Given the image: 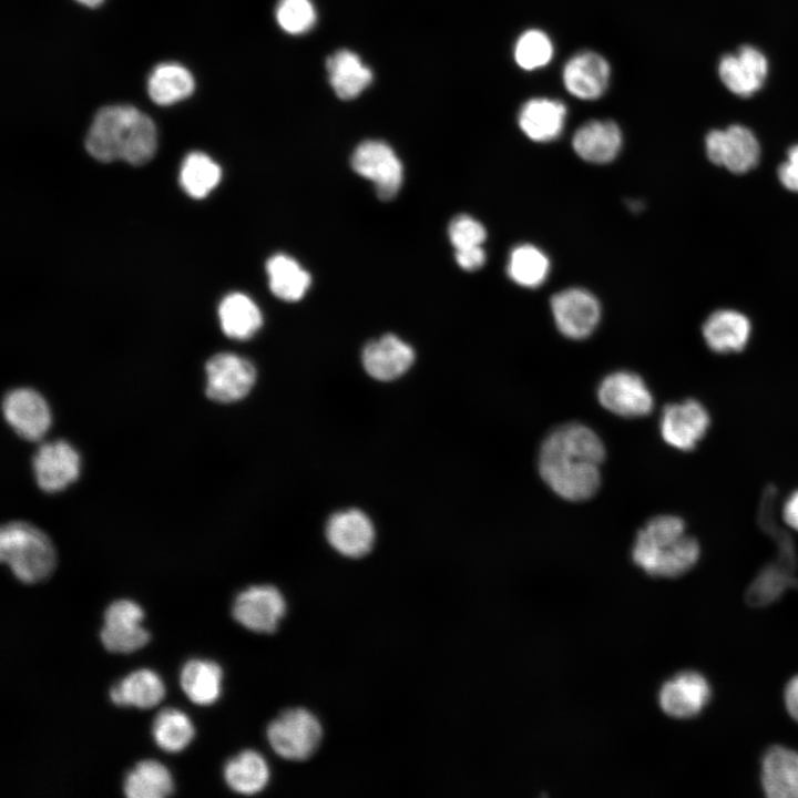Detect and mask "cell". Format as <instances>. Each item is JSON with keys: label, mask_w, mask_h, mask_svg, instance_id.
Segmentation results:
<instances>
[{"label": "cell", "mask_w": 798, "mask_h": 798, "mask_svg": "<svg viewBox=\"0 0 798 798\" xmlns=\"http://www.w3.org/2000/svg\"><path fill=\"white\" fill-rule=\"evenodd\" d=\"M605 448L589 427L571 422L555 428L543 440L539 472L559 497L569 501L592 498L601 484Z\"/></svg>", "instance_id": "obj_1"}, {"label": "cell", "mask_w": 798, "mask_h": 798, "mask_svg": "<svg viewBox=\"0 0 798 798\" xmlns=\"http://www.w3.org/2000/svg\"><path fill=\"white\" fill-rule=\"evenodd\" d=\"M157 145L153 121L131 105L103 106L89 129L85 147L96 160L125 161L132 165L149 162Z\"/></svg>", "instance_id": "obj_2"}, {"label": "cell", "mask_w": 798, "mask_h": 798, "mask_svg": "<svg viewBox=\"0 0 798 798\" xmlns=\"http://www.w3.org/2000/svg\"><path fill=\"white\" fill-rule=\"evenodd\" d=\"M699 544L685 532V523L675 515L651 519L637 532L632 559L647 574L677 577L689 571L699 557Z\"/></svg>", "instance_id": "obj_3"}, {"label": "cell", "mask_w": 798, "mask_h": 798, "mask_svg": "<svg viewBox=\"0 0 798 798\" xmlns=\"http://www.w3.org/2000/svg\"><path fill=\"white\" fill-rule=\"evenodd\" d=\"M0 559L23 583H38L55 567V551L41 530L27 522H10L0 531Z\"/></svg>", "instance_id": "obj_4"}, {"label": "cell", "mask_w": 798, "mask_h": 798, "mask_svg": "<svg viewBox=\"0 0 798 798\" xmlns=\"http://www.w3.org/2000/svg\"><path fill=\"white\" fill-rule=\"evenodd\" d=\"M323 738L317 717L305 708L283 712L267 728V740L282 758L301 761L311 757Z\"/></svg>", "instance_id": "obj_5"}, {"label": "cell", "mask_w": 798, "mask_h": 798, "mask_svg": "<svg viewBox=\"0 0 798 798\" xmlns=\"http://www.w3.org/2000/svg\"><path fill=\"white\" fill-rule=\"evenodd\" d=\"M351 166L360 176L371 181L382 201L392 200L399 192L402 180V164L395 151L382 141H365L357 146Z\"/></svg>", "instance_id": "obj_6"}, {"label": "cell", "mask_w": 798, "mask_h": 798, "mask_svg": "<svg viewBox=\"0 0 798 798\" xmlns=\"http://www.w3.org/2000/svg\"><path fill=\"white\" fill-rule=\"evenodd\" d=\"M708 160L735 174L753 170L760 157V145L746 126L733 124L725 130H712L705 137Z\"/></svg>", "instance_id": "obj_7"}, {"label": "cell", "mask_w": 798, "mask_h": 798, "mask_svg": "<svg viewBox=\"0 0 798 798\" xmlns=\"http://www.w3.org/2000/svg\"><path fill=\"white\" fill-rule=\"evenodd\" d=\"M143 608L134 601L120 598L104 611L100 640L104 648L112 653H132L145 646L150 633L141 623Z\"/></svg>", "instance_id": "obj_8"}, {"label": "cell", "mask_w": 798, "mask_h": 798, "mask_svg": "<svg viewBox=\"0 0 798 798\" xmlns=\"http://www.w3.org/2000/svg\"><path fill=\"white\" fill-rule=\"evenodd\" d=\"M286 614V601L273 585H253L239 592L232 606L234 620L255 633H274Z\"/></svg>", "instance_id": "obj_9"}, {"label": "cell", "mask_w": 798, "mask_h": 798, "mask_svg": "<svg viewBox=\"0 0 798 798\" xmlns=\"http://www.w3.org/2000/svg\"><path fill=\"white\" fill-rule=\"evenodd\" d=\"M206 395L218 402L244 398L256 380V369L238 355L221 352L206 362Z\"/></svg>", "instance_id": "obj_10"}, {"label": "cell", "mask_w": 798, "mask_h": 798, "mask_svg": "<svg viewBox=\"0 0 798 798\" xmlns=\"http://www.w3.org/2000/svg\"><path fill=\"white\" fill-rule=\"evenodd\" d=\"M597 399L611 412L638 418L653 409V396L644 380L631 371H615L607 375L598 385Z\"/></svg>", "instance_id": "obj_11"}, {"label": "cell", "mask_w": 798, "mask_h": 798, "mask_svg": "<svg viewBox=\"0 0 798 798\" xmlns=\"http://www.w3.org/2000/svg\"><path fill=\"white\" fill-rule=\"evenodd\" d=\"M551 309L557 329L572 339L590 336L601 316L597 299L580 288L565 289L554 295Z\"/></svg>", "instance_id": "obj_12"}, {"label": "cell", "mask_w": 798, "mask_h": 798, "mask_svg": "<svg viewBox=\"0 0 798 798\" xmlns=\"http://www.w3.org/2000/svg\"><path fill=\"white\" fill-rule=\"evenodd\" d=\"M709 416L695 399L671 403L663 409L661 434L666 443L678 450H692L705 436Z\"/></svg>", "instance_id": "obj_13"}, {"label": "cell", "mask_w": 798, "mask_h": 798, "mask_svg": "<svg viewBox=\"0 0 798 798\" xmlns=\"http://www.w3.org/2000/svg\"><path fill=\"white\" fill-rule=\"evenodd\" d=\"M80 468L78 451L64 440L42 444L33 458L37 482L47 492L66 488L78 479Z\"/></svg>", "instance_id": "obj_14"}, {"label": "cell", "mask_w": 798, "mask_h": 798, "mask_svg": "<svg viewBox=\"0 0 798 798\" xmlns=\"http://www.w3.org/2000/svg\"><path fill=\"white\" fill-rule=\"evenodd\" d=\"M2 411L11 428L27 440L41 439L51 424L49 406L32 389L20 388L8 392L3 398Z\"/></svg>", "instance_id": "obj_15"}, {"label": "cell", "mask_w": 798, "mask_h": 798, "mask_svg": "<svg viewBox=\"0 0 798 798\" xmlns=\"http://www.w3.org/2000/svg\"><path fill=\"white\" fill-rule=\"evenodd\" d=\"M768 61L753 45H741L733 54H725L718 63V75L725 86L739 96H750L758 91L767 76Z\"/></svg>", "instance_id": "obj_16"}, {"label": "cell", "mask_w": 798, "mask_h": 798, "mask_svg": "<svg viewBox=\"0 0 798 798\" xmlns=\"http://www.w3.org/2000/svg\"><path fill=\"white\" fill-rule=\"evenodd\" d=\"M710 687L699 673L682 672L665 682L659 689L661 708L675 718H689L698 715L707 705Z\"/></svg>", "instance_id": "obj_17"}, {"label": "cell", "mask_w": 798, "mask_h": 798, "mask_svg": "<svg viewBox=\"0 0 798 798\" xmlns=\"http://www.w3.org/2000/svg\"><path fill=\"white\" fill-rule=\"evenodd\" d=\"M326 535L337 552L354 559L366 555L375 541L371 521L356 509L335 513L327 523Z\"/></svg>", "instance_id": "obj_18"}, {"label": "cell", "mask_w": 798, "mask_h": 798, "mask_svg": "<svg viewBox=\"0 0 798 798\" xmlns=\"http://www.w3.org/2000/svg\"><path fill=\"white\" fill-rule=\"evenodd\" d=\"M415 360L413 349L399 337L388 334L366 345L362 365L375 379L388 381L403 375Z\"/></svg>", "instance_id": "obj_19"}, {"label": "cell", "mask_w": 798, "mask_h": 798, "mask_svg": "<svg viewBox=\"0 0 798 798\" xmlns=\"http://www.w3.org/2000/svg\"><path fill=\"white\" fill-rule=\"evenodd\" d=\"M610 65L598 53L586 51L574 55L564 66L565 89L582 100L600 98L607 89Z\"/></svg>", "instance_id": "obj_20"}, {"label": "cell", "mask_w": 798, "mask_h": 798, "mask_svg": "<svg viewBox=\"0 0 798 798\" xmlns=\"http://www.w3.org/2000/svg\"><path fill=\"white\" fill-rule=\"evenodd\" d=\"M761 784L770 798H798V751L770 747L761 764Z\"/></svg>", "instance_id": "obj_21"}, {"label": "cell", "mask_w": 798, "mask_h": 798, "mask_svg": "<svg viewBox=\"0 0 798 798\" xmlns=\"http://www.w3.org/2000/svg\"><path fill=\"white\" fill-rule=\"evenodd\" d=\"M750 330L749 319L732 309L714 311L703 325V336L707 346L719 354L743 350L749 339Z\"/></svg>", "instance_id": "obj_22"}, {"label": "cell", "mask_w": 798, "mask_h": 798, "mask_svg": "<svg viewBox=\"0 0 798 798\" xmlns=\"http://www.w3.org/2000/svg\"><path fill=\"white\" fill-rule=\"evenodd\" d=\"M572 145L584 161L603 164L617 155L622 145L620 127L612 121H591L574 134Z\"/></svg>", "instance_id": "obj_23"}, {"label": "cell", "mask_w": 798, "mask_h": 798, "mask_svg": "<svg viewBox=\"0 0 798 798\" xmlns=\"http://www.w3.org/2000/svg\"><path fill=\"white\" fill-rule=\"evenodd\" d=\"M109 695L112 703L117 706L147 709L156 706L163 699L165 686L155 672L140 668L113 684Z\"/></svg>", "instance_id": "obj_24"}, {"label": "cell", "mask_w": 798, "mask_h": 798, "mask_svg": "<svg viewBox=\"0 0 798 798\" xmlns=\"http://www.w3.org/2000/svg\"><path fill=\"white\" fill-rule=\"evenodd\" d=\"M566 109L563 103L550 99H532L519 113V125L531 140L546 142L559 136L564 125Z\"/></svg>", "instance_id": "obj_25"}, {"label": "cell", "mask_w": 798, "mask_h": 798, "mask_svg": "<svg viewBox=\"0 0 798 798\" xmlns=\"http://www.w3.org/2000/svg\"><path fill=\"white\" fill-rule=\"evenodd\" d=\"M223 669L209 659L192 658L181 668L180 684L188 699L206 706L215 703L222 693Z\"/></svg>", "instance_id": "obj_26"}, {"label": "cell", "mask_w": 798, "mask_h": 798, "mask_svg": "<svg viewBox=\"0 0 798 798\" xmlns=\"http://www.w3.org/2000/svg\"><path fill=\"white\" fill-rule=\"evenodd\" d=\"M329 82L345 100L358 96L372 81L371 70L349 50H339L327 60Z\"/></svg>", "instance_id": "obj_27"}, {"label": "cell", "mask_w": 798, "mask_h": 798, "mask_svg": "<svg viewBox=\"0 0 798 798\" xmlns=\"http://www.w3.org/2000/svg\"><path fill=\"white\" fill-rule=\"evenodd\" d=\"M269 775L265 758L250 749L239 753L224 766L225 782L241 795H255L265 789Z\"/></svg>", "instance_id": "obj_28"}, {"label": "cell", "mask_w": 798, "mask_h": 798, "mask_svg": "<svg viewBox=\"0 0 798 798\" xmlns=\"http://www.w3.org/2000/svg\"><path fill=\"white\" fill-rule=\"evenodd\" d=\"M195 89L191 72L178 63L157 64L149 80L147 92L158 105H171L188 98Z\"/></svg>", "instance_id": "obj_29"}, {"label": "cell", "mask_w": 798, "mask_h": 798, "mask_svg": "<svg viewBox=\"0 0 798 798\" xmlns=\"http://www.w3.org/2000/svg\"><path fill=\"white\" fill-rule=\"evenodd\" d=\"M173 791L172 775L157 760H141L124 777L123 792L129 798H164Z\"/></svg>", "instance_id": "obj_30"}, {"label": "cell", "mask_w": 798, "mask_h": 798, "mask_svg": "<svg viewBox=\"0 0 798 798\" xmlns=\"http://www.w3.org/2000/svg\"><path fill=\"white\" fill-rule=\"evenodd\" d=\"M218 317L225 335L235 339L250 338L263 324L258 306L242 293L224 297L218 308Z\"/></svg>", "instance_id": "obj_31"}, {"label": "cell", "mask_w": 798, "mask_h": 798, "mask_svg": "<svg viewBox=\"0 0 798 798\" xmlns=\"http://www.w3.org/2000/svg\"><path fill=\"white\" fill-rule=\"evenodd\" d=\"M266 272L272 293L286 301L299 300L310 286L309 273L285 254L272 256L267 260Z\"/></svg>", "instance_id": "obj_32"}, {"label": "cell", "mask_w": 798, "mask_h": 798, "mask_svg": "<svg viewBox=\"0 0 798 798\" xmlns=\"http://www.w3.org/2000/svg\"><path fill=\"white\" fill-rule=\"evenodd\" d=\"M155 744L166 753L183 750L195 736V728L188 716L177 708H164L152 724Z\"/></svg>", "instance_id": "obj_33"}, {"label": "cell", "mask_w": 798, "mask_h": 798, "mask_svg": "<svg viewBox=\"0 0 798 798\" xmlns=\"http://www.w3.org/2000/svg\"><path fill=\"white\" fill-rule=\"evenodd\" d=\"M221 167L206 154L192 152L183 161L180 183L194 198L205 197L219 183Z\"/></svg>", "instance_id": "obj_34"}, {"label": "cell", "mask_w": 798, "mask_h": 798, "mask_svg": "<svg viewBox=\"0 0 798 798\" xmlns=\"http://www.w3.org/2000/svg\"><path fill=\"white\" fill-rule=\"evenodd\" d=\"M508 274L523 287H536L546 278L550 263L546 255L529 244L516 246L509 256Z\"/></svg>", "instance_id": "obj_35"}, {"label": "cell", "mask_w": 798, "mask_h": 798, "mask_svg": "<svg viewBox=\"0 0 798 798\" xmlns=\"http://www.w3.org/2000/svg\"><path fill=\"white\" fill-rule=\"evenodd\" d=\"M553 54L550 38L541 30L525 31L514 48L515 62L524 70H534L549 63Z\"/></svg>", "instance_id": "obj_36"}, {"label": "cell", "mask_w": 798, "mask_h": 798, "mask_svg": "<svg viewBox=\"0 0 798 798\" xmlns=\"http://www.w3.org/2000/svg\"><path fill=\"white\" fill-rule=\"evenodd\" d=\"M275 14L279 27L290 34L309 31L317 19L315 7L310 0H279Z\"/></svg>", "instance_id": "obj_37"}, {"label": "cell", "mask_w": 798, "mask_h": 798, "mask_svg": "<svg viewBox=\"0 0 798 798\" xmlns=\"http://www.w3.org/2000/svg\"><path fill=\"white\" fill-rule=\"evenodd\" d=\"M448 234L456 249L481 246L487 237L483 225L469 215L456 216L449 225Z\"/></svg>", "instance_id": "obj_38"}, {"label": "cell", "mask_w": 798, "mask_h": 798, "mask_svg": "<svg viewBox=\"0 0 798 798\" xmlns=\"http://www.w3.org/2000/svg\"><path fill=\"white\" fill-rule=\"evenodd\" d=\"M780 183L791 192H798V144L787 152V158L778 167Z\"/></svg>", "instance_id": "obj_39"}, {"label": "cell", "mask_w": 798, "mask_h": 798, "mask_svg": "<svg viewBox=\"0 0 798 798\" xmlns=\"http://www.w3.org/2000/svg\"><path fill=\"white\" fill-rule=\"evenodd\" d=\"M456 260L462 269L472 272L483 266L485 253L482 246L456 249Z\"/></svg>", "instance_id": "obj_40"}, {"label": "cell", "mask_w": 798, "mask_h": 798, "mask_svg": "<svg viewBox=\"0 0 798 798\" xmlns=\"http://www.w3.org/2000/svg\"><path fill=\"white\" fill-rule=\"evenodd\" d=\"M785 704L789 715L798 722V675L785 688Z\"/></svg>", "instance_id": "obj_41"}, {"label": "cell", "mask_w": 798, "mask_h": 798, "mask_svg": "<svg viewBox=\"0 0 798 798\" xmlns=\"http://www.w3.org/2000/svg\"><path fill=\"white\" fill-rule=\"evenodd\" d=\"M784 519L789 526L798 530V491L792 493L785 503Z\"/></svg>", "instance_id": "obj_42"}, {"label": "cell", "mask_w": 798, "mask_h": 798, "mask_svg": "<svg viewBox=\"0 0 798 798\" xmlns=\"http://www.w3.org/2000/svg\"><path fill=\"white\" fill-rule=\"evenodd\" d=\"M75 1H78L79 3H81L85 7L95 8V7H99L104 0H75Z\"/></svg>", "instance_id": "obj_43"}]
</instances>
